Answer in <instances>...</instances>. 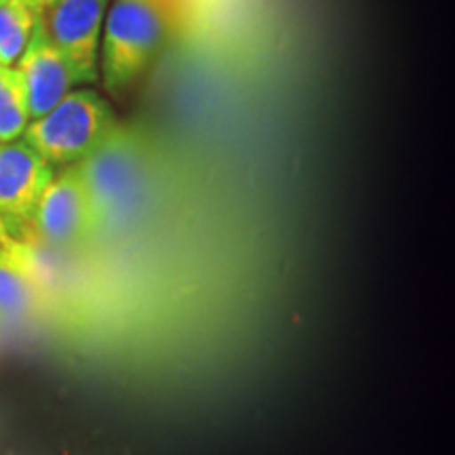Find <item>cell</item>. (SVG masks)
Listing matches in <instances>:
<instances>
[{
  "label": "cell",
  "instance_id": "cell-1",
  "mask_svg": "<svg viewBox=\"0 0 455 455\" xmlns=\"http://www.w3.org/2000/svg\"><path fill=\"white\" fill-rule=\"evenodd\" d=\"M171 32L152 0H112L100 43V78L112 98H124L144 81Z\"/></svg>",
  "mask_w": 455,
  "mask_h": 455
},
{
  "label": "cell",
  "instance_id": "cell-9",
  "mask_svg": "<svg viewBox=\"0 0 455 455\" xmlns=\"http://www.w3.org/2000/svg\"><path fill=\"white\" fill-rule=\"evenodd\" d=\"M30 112L24 81L15 66H0V144L24 138Z\"/></svg>",
  "mask_w": 455,
  "mask_h": 455
},
{
  "label": "cell",
  "instance_id": "cell-10",
  "mask_svg": "<svg viewBox=\"0 0 455 455\" xmlns=\"http://www.w3.org/2000/svg\"><path fill=\"white\" fill-rule=\"evenodd\" d=\"M38 17L24 0H0V66L17 64Z\"/></svg>",
  "mask_w": 455,
  "mask_h": 455
},
{
  "label": "cell",
  "instance_id": "cell-2",
  "mask_svg": "<svg viewBox=\"0 0 455 455\" xmlns=\"http://www.w3.org/2000/svg\"><path fill=\"white\" fill-rule=\"evenodd\" d=\"M118 124L98 91L72 89L53 110L28 124L24 140L51 167H72L110 140Z\"/></svg>",
  "mask_w": 455,
  "mask_h": 455
},
{
  "label": "cell",
  "instance_id": "cell-4",
  "mask_svg": "<svg viewBox=\"0 0 455 455\" xmlns=\"http://www.w3.org/2000/svg\"><path fill=\"white\" fill-rule=\"evenodd\" d=\"M55 178V167L26 140L0 144V244L32 243L38 203Z\"/></svg>",
  "mask_w": 455,
  "mask_h": 455
},
{
  "label": "cell",
  "instance_id": "cell-7",
  "mask_svg": "<svg viewBox=\"0 0 455 455\" xmlns=\"http://www.w3.org/2000/svg\"><path fill=\"white\" fill-rule=\"evenodd\" d=\"M15 66L24 81L30 123L53 110L74 89V84H78L66 57L51 43L43 26V15L36 20L30 41Z\"/></svg>",
  "mask_w": 455,
  "mask_h": 455
},
{
  "label": "cell",
  "instance_id": "cell-3",
  "mask_svg": "<svg viewBox=\"0 0 455 455\" xmlns=\"http://www.w3.org/2000/svg\"><path fill=\"white\" fill-rule=\"evenodd\" d=\"M76 167L93 207L98 232L123 221L140 192L141 156L133 131L118 124L112 138Z\"/></svg>",
  "mask_w": 455,
  "mask_h": 455
},
{
  "label": "cell",
  "instance_id": "cell-8",
  "mask_svg": "<svg viewBox=\"0 0 455 455\" xmlns=\"http://www.w3.org/2000/svg\"><path fill=\"white\" fill-rule=\"evenodd\" d=\"M38 301V281L26 244H0V318L24 321Z\"/></svg>",
  "mask_w": 455,
  "mask_h": 455
},
{
  "label": "cell",
  "instance_id": "cell-11",
  "mask_svg": "<svg viewBox=\"0 0 455 455\" xmlns=\"http://www.w3.org/2000/svg\"><path fill=\"white\" fill-rule=\"evenodd\" d=\"M152 3L167 17L171 30L178 32L195 26L209 0H152Z\"/></svg>",
  "mask_w": 455,
  "mask_h": 455
},
{
  "label": "cell",
  "instance_id": "cell-12",
  "mask_svg": "<svg viewBox=\"0 0 455 455\" xmlns=\"http://www.w3.org/2000/svg\"><path fill=\"white\" fill-rule=\"evenodd\" d=\"M24 3H26V4H30V7H32L34 11H36V13H41V15H43L44 11L53 7V4H55V3H60V0H24Z\"/></svg>",
  "mask_w": 455,
  "mask_h": 455
},
{
  "label": "cell",
  "instance_id": "cell-5",
  "mask_svg": "<svg viewBox=\"0 0 455 455\" xmlns=\"http://www.w3.org/2000/svg\"><path fill=\"white\" fill-rule=\"evenodd\" d=\"M93 235L95 215L76 164L55 173L38 203L32 224V243L53 249H76L87 244Z\"/></svg>",
  "mask_w": 455,
  "mask_h": 455
},
{
  "label": "cell",
  "instance_id": "cell-6",
  "mask_svg": "<svg viewBox=\"0 0 455 455\" xmlns=\"http://www.w3.org/2000/svg\"><path fill=\"white\" fill-rule=\"evenodd\" d=\"M110 0H60L43 13L51 43L66 57L78 84L100 78V43Z\"/></svg>",
  "mask_w": 455,
  "mask_h": 455
}]
</instances>
